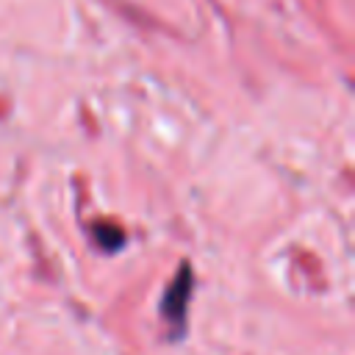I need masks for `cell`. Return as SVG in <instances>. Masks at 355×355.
Listing matches in <instances>:
<instances>
[{"label": "cell", "instance_id": "1", "mask_svg": "<svg viewBox=\"0 0 355 355\" xmlns=\"http://www.w3.org/2000/svg\"><path fill=\"white\" fill-rule=\"evenodd\" d=\"M191 286H194L191 269H189V263H183L180 272L175 275L172 286L166 288L164 300H161V316L175 327H183V322H186V305L191 297Z\"/></svg>", "mask_w": 355, "mask_h": 355}, {"label": "cell", "instance_id": "2", "mask_svg": "<svg viewBox=\"0 0 355 355\" xmlns=\"http://www.w3.org/2000/svg\"><path fill=\"white\" fill-rule=\"evenodd\" d=\"M94 239H97V244H100L103 250H119L122 241H125L122 230H119L116 225H108V222L94 227Z\"/></svg>", "mask_w": 355, "mask_h": 355}]
</instances>
